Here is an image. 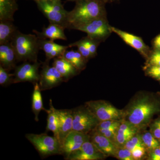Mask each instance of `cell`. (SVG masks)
Returning <instances> with one entry per match:
<instances>
[{
  "label": "cell",
  "instance_id": "cell-15",
  "mask_svg": "<svg viewBox=\"0 0 160 160\" xmlns=\"http://www.w3.org/2000/svg\"><path fill=\"white\" fill-rule=\"evenodd\" d=\"M53 59L52 66L60 72L65 82H68L71 78L77 75L81 72L66 59L63 55Z\"/></svg>",
  "mask_w": 160,
  "mask_h": 160
},
{
  "label": "cell",
  "instance_id": "cell-17",
  "mask_svg": "<svg viewBox=\"0 0 160 160\" xmlns=\"http://www.w3.org/2000/svg\"><path fill=\"white\" fill-rule=\"evenodd\" d=\"M17 61L15 52L11 43L0 45V65L10 71L15 68Z\"/></svg>",
  "mask_w": 160,
  "mask_h": 160
},
{
  "label": "cell",
  "instance_id": "cell-36",
  "mask_svg": "<svg viewBox=\"0 0 160 160\" xmlns=\"http://www.w3.org/2000/svg\"><path fill=\"white\" fill-rule=\"evenodd\" d=\"M146 150L145 147H139L131 152L134 160H141L146 155Z\"/></svg>",
  "mask_w": 160,
  "mask_h": 160
},
{
  "label": "cell",
  "instance_id": "cell-11",
  "mask_svg": "<svg viewBox=\"0 0 160 160\" xmlns=\"http://www.w3.org/2000/svg\"><path fill=\"white\" fill-rule=\"evenodd\" d=\"M111 29L112 32L117 34L127 45L137 50L147 59L151 50L142 38L112 26H111Z\"/></svg>",
  "mask_w": 160,
  "mask_h": 160
},
{
  "label": "cell",
  "instance_id": "cell-33",
  "mask_svg": "<svg viewBox=\"0 0 160 160\" xmlns=\"http://www.w3.org/2000/svg\"><path fill=\"white\" fill-rule=\"evenodd\" d=\"M144 69L147 75L160 81V66H145Z\"/></svg>",
  "mask_w": 160,
  "mask_h": 160
},
{
  "label": "cell",
  "instance_id": "cell-8",
  "mask_svg": "<svg viewBox=\"0 0 160 160\" xmlns=\"http://www.w3.org/2000/svg\"><path fill=\"white\" fill-rule=\"evenodd\" d=\"M42 63L38 62L31 63L26 62L20 66H16L14 73L13 84L29 82L34 85L39 82L40 74L39 69Z\"/></svg>",
  "mask_w": 160,
  "mask_h": 160
},
{
  "label": "cell",
  "instance_id": "cell-7",
  "mask_svg": "<svg viewBox=\"0 0 160 160\" xmlns=\"http://www.w3.org/2000/svg\"><path fill=\"white\" fill-rule=\"evenodd\" d=\"M107 16L94 19L75 27L74 29L84 32L89 37L98 40L102 42L105 41L112 32Z\"/></svg>",
  "mask_w": 160,
  "mask_h": 160
},
{
  "label": "cell",
  "instance_id": "cell-27",
  "mask_svg": "<svg viewBox=\"0 0 160 160\" xmlns=\"http://www.w3.org/2000/svg\"><path fill=\"white\" fill-rule=\"evenodd\" d=\"M123 147L129 149L131 152L139 147L146 148L141 138V134H138V133L132 137Z\"/></svg>",
  "mask_w": 160,
  "mask_h": 160
},
{
  "label": "cell",
  "instance_id": "cell-19",
  "mask_svg": "<svg viewBox=\"0 0 160 160\" xmlns=\"http://www.w3.org/2000/svg\"><path fill=\"white\" fill-rule=\"evenodd\" d=\"M26 138L32 145L37 144L46 146H61L57 138L54 136H50L46 133L40 134L27 133L26 134Z\"/></svg>",
  "mask_w": 160,
  "mask_h": 160
},
{
  "label": "cell",
  "instance_id": "cell-13",
  "mask_svg": "<svg viewBox=\"0 0 160 160\" xmlns=\"http://www.w3.org/2000/svg\"><path fill=\"white\" fill-rule=\"evenodd\" d=\"M89 134L90 141L106 157L115 156L119 147L113 141L95 130Z\"/></svg>",
  "mask_w": 160,
  "mask_h": 160
},
{
  "label": "cell",
  "instance_id": "cell-41",
  "mask_svg": "<svg viewBox=\"0 0 160 160\" xmlns=\"http://www.w3.org/2000/svg\"><path fill=\"white\" fill-rule=\"evenodd\" d=\"M38 1H40V0H36L35 2ZM42 1H61V0H42Z\"/></svg>",
  "mask_w": 160,
  "mask_h": 160
},
{
  "label": "cell",
  "instance_id": "cell-40",
  "mask_svg": "<svg viewBox=\"0 0 160 160\" xmlns=\"http://www.w3.org/2000/svg\"><path fill=\"white\" fill-rule=\"evenodd\" d=\"M119 0H106V3L113 2H117Z\"/></svg>",
  "mask_w": 160,
  "mask_h": 160
},
{
  "label": "cell",
  "instance_id": "cell-32",
  "mask_svg": "<svg viewBox=\"0 0 160 160\" xmlns=\"http://www.w3.org/2000/svg\"><path fill=\"white\" fill-rule=\"evenodd\" d=\"M121 160H134L131 151L124 147H119L115 156Z\"/></svg>",
  "mask_w": 160,
  "mask_h": 160
},
{
  "label": "cell",
  "instance_id": "cell-1",
  "mask_svg": "<svg viewBox=\"0 0 160 160\" xmlns=\"http://www.w3.org/2000/svg\"><path fill=\"white\" fill-rule=\"evenodd\" d=\"M159 110L158 103L149 95L140 94L135 98L124 111L123 119L140 130L149 124L152 118Z\"/></svg>",
  "mask_w": 160,
  "mask_h": 160
},
{
  "label": "cell",
  "instance_id": "cell-29",
  "mask_svg": "<svg viewBox=\"0 0 160 160\" xmlns=\"http://www.w3.org/2000/svg\"><path fill=\"white\" fill-rule=\"evenodd\" d=\"M69 48L70 47H77L78 50L81 53L83 57L89 61L90 59L92 58V56L89 49L87 48L86 44L84 43L82 40L80 39L77 42H75L68 45Z\"/></svg>",
  "mask_w": 160,
  "mask_h": 160
},
{
  "label": "cell",
  "instance_id": "cell-3",
  "mask_svg": "<svg viewBox=\"0 0 160 160\" xmlns=\"http://www.w3.org/2000/svg\"><path fill=\"white\" fill-rule=\"evenodd\" d=\"M17 62H38L40 50L39 38L36 34H24L17 30L10 42Z\"/></svg>",
  "mask_w": 160,
  "mask_h": 160
},
{
  "label": "cell",
  "instance_id": "cell-42",
  "mask_svg": "<svg viewBox=\"0 0 160 160\" xmlns=\"http://www.w3.org/2000/svg\"><path fill=\"white\" fill-rule=\"evenodd\" d=\"M68 1H69V2H76V1H78V0H67Z\"/></svg>",
  "mask_w": 160,
  "mask_h": 160
},
{
  "label": "cell",
  "instance_id": "cell-21",
  "mask_svg": "<svg viewBox=\"0 0 160 160\" xmlns=\"http://www.w3.org/2000/svg\"><path fill=\"white\" fill-rule=\"evenodd\" d=\"M17 30L12 21H0V45L10 42Z\"/></svg>",
  "mask_w": 160,
  "mask_h": 160
},
{
  "label": "cell",
  "instance_id": "cell-26",
  "mask_svg": "<svg viewBox=\"0 0 160 160\" xmlns=\"http://www.w3.org/2000/svg\"><path fill=\"white\" fill-rule=\"evenodd\" d=\"M136 133H137L123 131L119 129L118 127L115 137L114 142L118 147H123Z\"/></svg>",
  "mask_w": 160,
  "mask_h": 160
},
{
  "label": "cell",
  "instance_id": "cell-43",
  "mask_svg": "<svg viewBox=\"0 0 160 160\" xmlns=\"http://www.w3.org/2000/svg\"><path fill=\"white\" fill-rule=\"evenodd\" d=\"M33 1H36V0H33Z\"/></svg>",
  "mask_w": 160,
  "mask_h": 160
},
{
  "label": "cell",
  "instance_id": "cell-9",
  "mask_svg": "<svg viewBox=\"0 0 160 160\" xmlns=\"http://www.w3.org/2000/svg\"><path fill=\"white\" fill-rule=\"evenodd\" d=\"M39 85L41 91L49 90L58 86L64 82L62 77L54 66H50L49 62L42 63Z\"/></svg>",
  "mask_w": 160,
  "mask_h": 160
},
{
  "label": "cell",
  "instance_id": "cell-16",
  "mask_svg": "<svg viewBox=\"0 0 160 160\" xmlns=\"http://www.w3.org/2000/svg\"><path fill=\"white\" fill-rule=\"evenodd\" d=\"M65 29V27L61 25L49 23L47 27L43 28L42 31L41 32L35 30H33V32L38 38L41 39H49L52 41L57 39L66 41L67 38L64 32Z\"/></svg>",
  "mask_w": 160,
  "mask_h": 160
},
{
  "label": "cell",
  "instance_id": "cell-37",
  "mask_svg": "<svg viewBox=\"0 0 160 160\" xmlns=\"http://www.w3.org/2000/svg\"><path fill=\"white\" fill-rule=\"evenodd\" d=\"M150 132L156 138L160 140V120H157L152 124Z\"/></svg>",
  "mask_w": 160,
  "mask_h": 160
},
{
  "label": "cell",
  "instance_id": "cell-20",
  "mask_svg": "<svg viewBox=\"0 0 160 160\" xmlns=\"http://www.w3.org/2000/svg\"><path fill=\"white\" fill-rule=\"evenodd\" d=\"M63 56L79 71H82L86 68V64L88 61L83 56L78 50H66Z\"/></svg>",
  "mask_w": 160,
  "mask_h": 160
},
{
  "label": "cell",
  "instance_id": "cell-6",
  "mask_svg": "<svg viewBox=\"0 0 160 160\" xmlns=\"http://www.w3.org/2000/svg\"><path fill=\"white\" fill-rule=\"evenodd\" d=\"M85 105L91 110L100 122L124 119V111L118 109L107 101H90L86 102Z\"/></svg>",
  "mask_w": 160,
  "mask_h": 160
},
{
  "label": "cell",
  "instance_id": "cell-2",
  "mask_svg": "<svg viewBox=\"0 0 160 160\" xmlns=\"http://www.w3.org/2000/svg\"><path fill=\"white\" fill-rule=\"evenodd\" d=\"M106 0H78L74 8L69 12L67 29L75 27L97 18L107 16Z\"/></svg>",
  "mask_w": 160,
  "mask_h": 160
},
{
  "label": "cell",
  "instance_id": "cell-14",
  "mask_svg": "<svg viewBox=\"0 0 160 160\" xmlns=\"http://www.w3.org/2000/svg\"><path fill=\"white\" fill-rule=\"evenodd\" d=\"M58 119V140L61 146L66 137L73 130L72 109H57Z\"/></svg>",
  "mask_w": 160,
  "mask_h": 160
},
{
  "label": "cell",
  "instance_id": "cell-25",
  "mask_svg": "<svg viewBox=\"0 0 160 160\" xmlns=\"http://www.w3.org/2000/svg\"><path fill=\"white\" fill-rule=\"evenodd\" d=\"M141 136L146 149L151 151L159 147L160 143L158 140L153 136L150 132H145L143 134H141Z\"/></svg>",
  "mask_w": 160,
  "mask_h": 160
},
{
  "label": "cell",
  "instance_id": "cell-23",
  "mask_svg": "<svg viewBox=\"0 0 160 160\" xmlns=\"http://www.w3.org/2000/svg\"><path fill=\"white\" fill-rule=\"evenodd\" d=\"M41 90L40 89L39 83L34 84L33 92L32 98V109L35 116V120L36 122H38V116L40 112L42 110H45L46 109L43 107L42 98Z\"/></svg>",
  "mask_w": 160,
  "mask_h": 160
},
{
  "label": "cell",
  "instance_id": "cell-38",
  "mask_svg": "<svg viewBox=\"0 0 160 160\" xmlns=\"http://www.w3.org/2000/svg\"><path fill=\"white\" fill-rule=\"evenodd\" d=\"M149 160H160V146L150 151L149 154Z\"/></svg>",
  "mask_w": 160,
  "mask_h": 160
},
{
  "label": "cell",
  "instance_id": "cell-39",
  "mask_svg": "<svg viewBox=\"0 0 160 160\" xmlns=\"http://www.w3.org/2000/svg\"><path fill=\"white\" fill-rule=\"evenodd\" d=\"M153 49L160 50V33L157 36L152 42Z\"/></svg>",
  "mask_w": 160,
  "mask_h": 160
},
{
  "label": "cell",
  "instance_id": "cell-30",
  "mask_svg": "<svg viewBox=\"0 0 160 160\" xmlns=\"http://www.w3.org/2000/svg\"><path fill=\"white\" fill-rule=\"evenodd\" d=\"M84 43L91 52L92 58H94L97 55V49L101 42L98 40L87 36L82 38Z\"/></svg>",
  "mask_w": 160,
  "mask_h": 160
},
{
  "label": "cell",
  "instance_id": "cell-18",
  "mask_svg": "<svg viewBox=\"0 0 160 160\" xmlns=\"http://www.w3.org/2000/svg\"><path fill=\"white\" fill-rule=\"evenodd\" d=\"M18 10L16 0H0V21L13 22V15Z\"/></svg>",
  "mask_w": 160,
  "mask_h": 160
},
{
  "label": "cell",
  "instance_id": "cell-35",
  "mask_svg": "<svg viewBox=\"0 0 160 160\" xmlns=\"http://www.w3.org/2000/svg\"><path fill=\"white\" fill-rule=\"evenodd\" d=\"M119 126H115V127H112L108 129H98V130L94 129V130L105 136L114 142L115 137Z\"/></svg>",
  "mask_w": 160,
  "mask_h": 160
},
{
  "label": "cell",
  "instance_id": "cell-10",
  "mask_svg": "<svg viewBox=\"0 0 160 160\" xmlns=\"http://www.w3.org/2000/svg\"><path fill=\"white\" fill-rule=\"evenodd\" d=\"M90 140L89 134L72 130L65 138L62 146V155L67 159L69 155L80 147L86 141Z\"/></svg>",
  "mask_w": 160,
  "mask_h": 160
},
{
  "label": "cell",
  "instance_id": "cell-34",
  "mask_svg": "<svg viewBox=\"0 0 160 160\" xmlns=\"http://www.w3.org/2000/svg\"><path fill=\"white\" fill-rule=\"evenodd\" d=\"M122 120H107L100 122L95 129L98 130L108 129L115 126H119L121 124Z\"/></svg>",
  "mask_w": 160,
  "mask_h": 160
},
{
  "label": "cell",
  "instance_id": "cell-12",
  "mask_svg": "<svg viewBox=\"0 0 160 160\" xmlns=\"http://www.w3.org/2000/svg\"><path fill=\"white\" fill-rule=\"evenodd\" d=\"M90 140L86 141L79 148L69 155L67 160H99L106 158Z\"/></svg>",
  "mask_w": 160,
  "mask_h": 160
},
{
  "label": "cell",
  "instance_id": "cell-5",
  "mask_svg": "<svg viewBox=\"0 0 160 160\" xmlns=\"http://www.w3.org/2000/svg\"><path fill=\"white\" fill-rule=\"evenodd\" d=\"M38 8L49 20V23L58 24L67 29L69 12L64 9L61 1H37Z\"/></svg>",
  "mask_w": 160,
  "mask_h": 160
},
{
  "label": "cell",
  "instance_id": "cell-24",
  "mask_svg": "<svg viewBox=\"0 0 160 160\" xmlns=\"http://www.w3.org/2000/svg\"><path fill=\"white\" fill-rule=\"evenodd\" d=\"M40 49L43 50L46 53V57L52 51L56 50H67L69 46H64L55 43L54 41L39 39Z\"/></svg>",
  "mask_w": 160,
  "mask_h": 160
},
{
  "label": "cell",
  "instance_id": "cell-31",
  "mask_svg": "<svg viewBox=\"0 0 160 160\" xmlns=\"http://www.w3.org/2000/svg\"><path fill=\"white\" fill-rule=\"evenodd\" d=\"M160 66V50H151L146 59V66Z\"/></svg>",
  "mask_w": 160,
  "mask_h": 160
},
{
  "label": "cell",
  "instance_id": "cell-28",
  "mask_svg": "<svg viewBox=\"0 0 160 160\" xmlns=\"http://www.w3.org/2000/svg\"><path fill=\"white\" fill-rule=\"evenodd\" d=\"M7 70L0 65V85L2 86H7L13 84L14 73L12 74Z\"/></svg>",
  "mask_w": 160,
  "mask_h": 160
},
{
  "label": "cell",
  "instance_id": "cell-22",
  "mask_svg": "<svg viewBox=\"0 0 160 160\" xmlns=\"http://www.w3.org/2000/svg\"><path fill=\"white\" fill-rule=\"evenodd\" d=\"M49 109L45 110L48 114L46 130L47 132H52L55 137L58 140V119L56 109L53 107L51 99L49 102Z\"/></svg>",
  "mask_w": 160,
  "mask_h": 160
},
{
  "label": "cell",
  "instance_id": "cell-4",
  "mask_svg": "<svg viewBox=\"0 0 160 160\" xmlns=\"http://www.w3.org/2000/svg\"><path fill=\"white\" fill-rule=\"evenodd\" d=\"M73 130L89 134L96 128L100 122L86 105L72 109Z\"/></svg>",
  "mask_w": 160,
  "mask_h": 160
}]
</instances>
